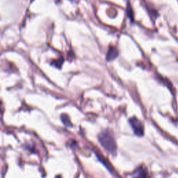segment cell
<instances>
[{"label": "cell", "mask_w": 178, "mask_h": 178, "mask_svg": "<svg viewBox=\"0 0 178 178\" xmlns=\"http://www.w3.org/2000/svg\"><path fill=\"white\" fill-rule=\"evenodd\" d=\"M98 140L100 143L104 147L105 150L109 152V153H116L117 146L113 136L109 131H104L98 135Z\"/></svg>", "instance_id": "6da1fadb"}, {"label": "cell", "mask_w": 178, "mask_h": 178, "mask_svg": "<svg viewBox=\"0 0 178 178\" xmlns=\"http://www.w3.org/2000/svg\"><path fill=\"white\" fill-rule=\"evenodd\" d=\"M130 124L136 135L139 136V137H141L143 135V126L139 119L133 117L130 119Z\"/></svg>", "instance_id": "7a4b0ae2"}, {"label": "cell", "mask_w": 178, "mask_h": 178, "mask_svg": "<svg viewBox=\"0 0 178 178\" xmlns=\"http://www.w3.org/2000/svg\"><path fill=\"white\" fill-rule=\"evenodd\" d=\"M146 170L143 168H139L133 173L134 178H146L147 177Z\"/></svg>", "instance_id": "3957f363"}, {"label": "cell", "mask_w": 178, "mask_h": 178, "mask_svg": "<svg viewBox=\"0 0 178 178\" xmlns=\"http://www.w3.org/2000/svg\"><path fill=\"white\" fill-rule=\"evenodd\" d=\"M117 56H118V51H117L116 49H115L114 48H111L108 51V54H107V59L108 61L114 60Z\"/></svg>", "instance_id": "277c9868"}, {"label": "cell", "mask_w": 178, "mask_h": 178, "mask_svg": "<svg viewBox=\"0 0 178 178\" xmlns=\"http://www.w3.org/2000/svg\"><path fill=\"white\" fill-rule=\"evenodd\" d=\"M61 120H62L63 123H64V125H65L66 126H72L71 122H70L68 116L67 115H65V114L61 115Z\"/></svg>", "instance_id": "5b68a950"}, {"label": "cell", "mask_w": 178, "mask_h": 178, "mask_svg": "<svg viewBox=\"0 0 178 178\" xmlns=\"http://www.w3.org/2000/svg\"><path fill=\"white\" fill-rule=\"evenodd\" d=\"M56 178H61V177L60 176H57V177H56Z\"/></svg>", "instance_id": "8992f818"}]
</instances>
